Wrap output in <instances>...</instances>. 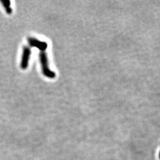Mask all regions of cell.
<instances>
[{
    "mask_svg": "<svg viewBox=\"0 0 160 160\" xmlns=\"http://www.w3.org/2000/svg\"><path fill=\"white\" fill-rule=\"evenodd\" d=\"M28 43L30 47H35L42 51H45L48 48V43L46 42L40 41L35 38H28Z\"/></svg>",
    "mask_w": 160,
    "mask_h": 160,
    "instance_id": "obj_3",
    "label": "cell"
},
{
    "mask_svg": "<svg viewBox=\"0 0 160 160\" xmlns=\"http://www.w3.org/2000/svg\"><path fill=\"white\" fill-rule=\"evenodd\" d=\"M31 53L32 52L30 47L24 46L23 49V53L22 55V59L20 62V67L22 69L25 70L28 68Z\"/></svg>",
    "mask_w": 160,
    "mask_h": 160,
    "instance_id": "obj_2",
    "label": "cell"
},
{
    "mask_svg": "<svg viewBox=\"0 0 160 160\" xmlns=\"http://www.w3.org/2000/svg\"><path fill=\"white\" fill-rule=\"evenodd\" d=\"M0 2L2 4L5 12L8 14L10 15L13 13V10L11 7V2L8 0H0Z\"/></svg>",
    "mask_w": 160,
    "mask_h": 160,
    "instance_id": "obj_4",
    "label": "cell"
},
{
    "mask_svg": "<svg viewBox=\"0 0 160 160\" xmlns=\"http://www.w3.org/2000/svg\"><path fill=\"white\" fill-rule=\"evenodd\" d=\"M41 68L43 74L47 78L50 79H53L56 77V74L52 71L49 67L48 59L46 51H42L39 54Z\"/></svg>",
    "mask_w": 160,
    "mask_h": 160,
    "instance_id": "obj_1",
    "label": "cell"
},
{
    "mask_svg": "<svg viewBox=\"0 0 160 160\" xmlns=\"http://www.w3.org/2000/svg\"><path fill=\"white\" fill-rule=\"evenodd\" d=\"M159 158H160V154H159Z\"/></svg>",
    "mask_w": 160,
    "mask_h": 160,
    "instance_id": "obj_5",
    "label": "cell"
}]
</instances>
